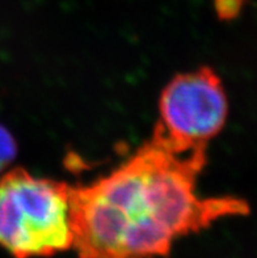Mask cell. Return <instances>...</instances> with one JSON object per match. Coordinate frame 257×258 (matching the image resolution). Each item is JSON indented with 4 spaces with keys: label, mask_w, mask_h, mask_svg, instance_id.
<instances>
[{
    "label": "cell",
    "mask_w": 257,
    "mask_h": 258,
    "mask_svg": "<svg viewBox=\"0 0 257 258\" xmlns=\"http://www.w3.org/2000/svg\"><path fill=\"white\" fill-rule=\"evenodd\" d=\"M206 148L180 152L152 137L118 168L89 185L70 186L79 258H157L176 239L247 211L235 198H202L197 177Z\"/></svg>",
    "instance_id": "obj_1"
},
{
    "label": "cell",
    "mask_w": 257,
    "mask_h": 258,
    "mask_svg": "<svg viewBox=\"0 0 257 258\" xmlns=\"http://www.w3.org/2000/svg\"><path fill=\"white\" fill-rule=\"evenodd\" d=\"M70 186L17 168L0 180V246L15 258L72 248Z\"/></svg>",
    "instance_id": "obj_2"
},
{
    "label": "cell",
    "mask_w": 257,
    "mask_h": 258,
    "mask_svg": "<svg viewBox=\"0 0 257 258\" xmlns=\"http://www.w3.org/2000/svg\"><path fill=\"white\" fill-rule=\"evenodd\" d=\"M228 102L218 75L209 67L173 78L159 101L153 137L176 151L206 148L225 127Z\"/></svg>",
    "instance_id": "obj_3"
},
{
    "label": "cell",
    "mask_w": 257,
    "mask_h": 258,
    "mask_svg": "<svg viewBox=\"0 0 257 258\" xmlns=\"http://www.w3.org/2000/svg\"><path fill=\"white\" fill-rule=\"evenodd\" d=\"M17 155V144L12 134L0 124V173L6 169Z\"/></svg>",
    "instance_id": "obj_4"
}]
</instances>
